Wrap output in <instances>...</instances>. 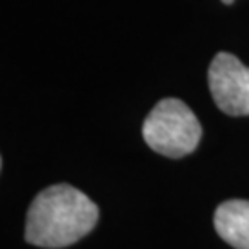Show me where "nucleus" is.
<instances>
[{
    "label": "nucleus",
    "instance_id": "1",
    "mask_svg": "<svg viewBox=\"0 0 249 249\" xmlns=\"http://www.w3.org/2000/svg\"><path fill=\"white\" fill-rule=\"evenodd\" d=\"M98 205L71 185L39 192L26 216V240L37 248L59 249L76 244L98 222Z\"/></svg>",
    "mask_w": 249,
    "mask_h": 249
},
{
    "label": "nucleus",
    "instance_id": "2",
    "mask_svg": "<svg viewBox=\"0 0 249 249\" xmlns=\"http://www.w3.org/2000/svg\"><path fill=\"white\" fill-rule=\"evenodd\" d=\"M142 137L153 151L179 159L197 148L201 124L187 104L178 98H164L144 120Z\"/></svg>",
    "mask_w": 249,
    "mask_h": 249
},
{
    "label": "nucleus",
    "instance_id": "3",
    "mask_svg": "<svg viewBox=\"0 0 249 249\" xmlns=\"http://www.w3.org/2000/svg\"><path fill=\"white\" fill-rule=\"evenodd\" d=\"M209 89L225 115H249V67L232 53L220 52L209 67Z\"/></svg>",
    "mask_w": 249,
    "mask_h": 249
},
{
    "label": "nucleus",
    "instance_id": "4",
    "mask_svg": "<svg viewBox=\"0 0 249 249\" xmlns=\"http://www.w3.org/2000/svg\"><path fill=\"white\" fill-rule=\"evenodd\" d=\"M214 229L234 249H249V201L229 199L214 213Z\"/></svg>",
    "mask_w": 249,
    "mask_h": 249
},
{
    "label": "nucleus",
    "instance_id": "5",
    "mask_svg": "<svg viewBox=\"0 0 249 249\" xmlns=\"http://www.w3.org/2000/svg\"><path fill=\"white\" fill-rule=\"evenodd\" d=\"M223 4H232V2H234V0H222Z\"/></svg>",
    "mask_w": 249,
    "mask_h": 249
}]
</instances>
